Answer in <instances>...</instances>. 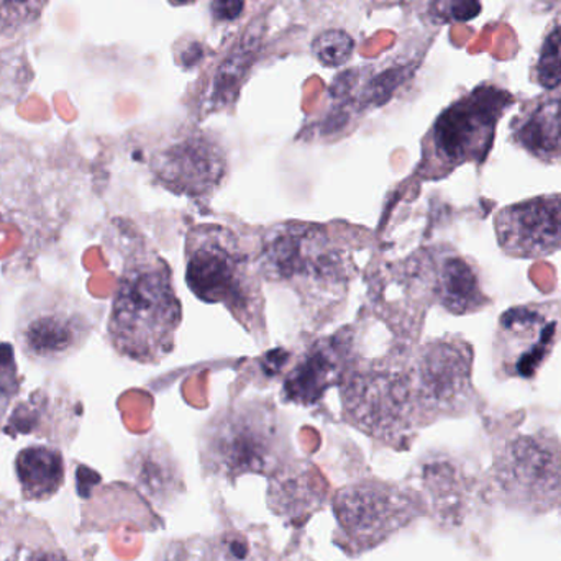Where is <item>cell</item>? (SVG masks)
Listing matches in <instances>:
<instances>
[{
  "mask_svg": "<svg viewBox=\"0 0 561 561\" xmlns=\"http://www.w3.org/2000/svg\"><path fill=\"white\" fill-rule=\"evenodd\" d=\"M501 249L516 259H542L561 250V194L507 206L496 216Z\"/></svg>",
  "mask_w": 561,
  "mask_h": 561,
  "instance_id": "obj_13",
  "label": "cell"
},
{
  "mask_svg": "<svg viewBox=\"0 0 561 561\" xmlns=\"http://www.w3.org/2000/svg\"><path fill=\"white\" fill-rule=\"evenodd\" d=\"M32 561H65L55 556H46V553H39V556L33 557Z\"/></svg>",
  "mask_w": 561,
  "mask_h": 561,
  "instance_id": "obj_26",
  "label": "cell"
},
{
  "mask_svg": "<svg viewBox=\"0 0 561 561\" xmlns=\"http://www.w3.org/2000/svg\"><path fill=\"white\" fill-rule=\"evenodd\" d=\"M352 36L342 30H327L313 39V55L325 66H340L352 56Z\"/></svg>",
  "mask_w": 561,
  "mask_h": 561,
  "instance_id": "obj_21",
  "label": "cell"
},
{
  "mask_svg": "<svg viewBox=\"0 0 561 561\" xmlns=\"http://www.w3.org/2000/svg\"><path fill=\"white\" fill-rule=\"evenodd\" d=\"M402 273L404 283L419 296L457 316L477 312L490 304L474 266L451 250H422L402 265Z\"/></svg>",
  "mask_w": 561,
  "mask_h": 561,
  "instance_id": "obj_9",
  "label": "cell"
},
{
  "mask_svg": "<svg viewBox=\"0 0 561 561\" xmlns=\"http://www.w3.org/2000/svg\"><path fill=\"white\" fill-rule=\"evenodd\" d=\"M260 268L232 230L196 226L187 232L186 280L207 304H224L252 335L265 333Z\"/></svg>",
  "mask_w": 561,
  "mask_h": 561,
  "instance_id": "obj_2",
  "label": "cell"
},
{
  "mask_svg": "<svg viewBox=\"0 0 561 561\" xmlns=\"http://www.w3.org/2000/svg\"><path fill=\"white\" fill-rule=\"evenodd\" d=\"M176 3H181V5H184V3H191L194 2V0H174Z\"/></svg>",
  "mask_w": 561,
  "mask_h": 561,
  "instance_id": "obj_27",
  "label": "cell"
},
{
  "mask_svg": "<svg viewBox=\"0 0 561 561\" xmlns=\"http://www.w3.org/2000/svg\"><path fill=\"white\" fill-rule=\"evenodd\" d=\"M471 366L473 352L458 339L435 340L409 358L402 353L405 389L417 427L470 404L474 392Z\"/></svg>",
  "mask_w": 561,
  "mask_h": 561,
  "instance_id": "obj_5",
  "label": "cell"
},
{
  "mask_svg": "<svg viewBox=\"0 0 561 561\" xmlns=\"http://www.w3.org/2000/svg\"><path fill=\"white\" fill-rule=\"evenodd\" d=\"M289 460V438L278 412L266 402H240L220 412L204 431V468L232 483L243 474L275 477Z\"/></svg>",
  "mask_w": 561,
  "mask_h": 561,
  "instance_id": "obj_4",
  "label": "cell"
},
{
  "mask_svg": "<svg viewBox=\"0 0 561 561\" xmlns=\"http://www.w3.org/2000/svg\"><path fill=\"white\" fill-rule=\"evenodd\" d=\"M513 101L501 89L481 88L448 107L432 131L434 167L427 174L447 176L461 164H483L493 148L497 122Z\"/></svg>",
  "mask_w": 561,
  "mask_h": 561,
  "instance_id": "obj_7",
  "label": "cell"
},
{
  "mask_svg": "<svg viewBox=\"0 0 561 561\" xmlns=\"http://www.w3.org/2000/svg\"><path fill=\"white\" fill-rule=\"evenodd\" d=\"M480 12V0H435L432 3V13L445 22H468Z\"/></svg>",
  "mask_w": 561,
  "mask_h": 561,
  "instance_id": "obj_23",
  "label": "cell"
},
{
  "mask_svg": "<svg viewBox=\"0 0 561 561\" xmlns=\"http://www.w3.org/2000/svg\"><path fill=\"white\" fill-rule=\"evenodd\" d=\"M353 333L348 329L310 345L284 379V394L297 404H316L352 371Z\"/></svg>",
  "mask_w": 561,
  "mask_h": 561,
  "instance_id": "obj_14",
  "label": "cell"
},
{
  "mask_svg": "<svg viewBox=\"0 0 561 561\" xmlns=\"http://www.w3.org/2000/svg\"><path fill=\"white\" fill-rule=\"evenodd\" d=\"M537 81L546 89L561 84V25L556 26L543 42L537 62Z\"/></svg>",
  "mask_w": 561,
  "mask_h": 561,
  "instance_id": "obj_22",
  "label": "cell"
},
{
  "mask_svg": "<svg viewBox=\"0 0 561 561\" xmlns=\"http://www.w3.org/2000/svg\"><path fill=\"white\" fill-rule=\"evenodd\" d=\"M408 496L386 484H356L335 500L340 527L359 546L369 547L404 526L412 516Z\"/></svg>",
  "mask_w": 561,
  "mask_h": 561,
  "instance_id": "obj_12",
  "label": "cell"
},
{
  "mask_svg": "<svg viewBox=\"0 0 561 561\" xmlns=\"http://www.w3.org/2000/svg\"><path fill=\"white\" fill-rule=\"evenodd\" d=\"M181 317L168 263L157 255L128 260L108 316V340L115 352L131 362H160L173 352Z\"/></svg>",
  "mask_w": 561,
  "mask_h": 561,
  "instance_id": "obj_1",
  "label": "cell"
},
{
  "mask_svg": "<svg viewBox=\"0 0 561 561\" xmlns=\"http://www.w3.org/2000/svg\"><path fill=\"white\" fill-rule=\"evenodd\" d=\"M160 561H260L247 537L224 533L171 543Z\"/></svg>",
  "mask_w": 561,
  "mask_h": 561,
  "instance_id": "obj_16",
  "label": "cell"
},
{
  "mask_svg": "<svg viewBox=\"0 0 561 561\" xmlns=\"http://www.w3.org/2000/svg\"><path fill=\"white\" fill-rule=\"evenodd\" d=\"M263 32H265V25L253 22L220 66L213 91V104L216 107L230 104L236 99L240 84L259 53Z\"/></svg>",
  "mask_w": 561,
  "mask_h": 561,
  "instance_id": "obj_18",
  "label": "cell"
},
{
  "mask_svg": "<svg viewBox=\"0 0 561 561\" xmlns=\"http://www.w3.org/2000/svg\"><path fill=\"white\" fill-rule=\"evenodd\" d=\"M92 319L78 297L62 290H32L16 309L15 339L30 362L68 359L88 342Z\"/></svg>",
  "mask_w": 561,
  "mask_h": 561,
  "instance_id": "obj_6",
  "label": "cell"
},
{
  "mask_svg": "<svg viewBox=\"0 0 561 561\" xmlns=\"http://www.w3.org/2000/svg\"><path fill=\"white\" fill-rule=\"evenodd\" d=\"M150 171L171 193L209 201L226 180L227 158L213 138L187 135L157 151L151 157Z\"/></svg>",
  "mask_w": 561,
  "mask_h": 561,
  "instance_id": "obj_11",
  "label": "cell"
},
{
  "mask_svg": "<svg viewBox=\"0 0 561 561\" xmlns=\"http://www.w3.org/2000/svg\"><path fill=\"white\" fill-rule=\"evenodd\" d=\"M497 484L520 506L546 510L561 497V447L547 434H526L504 445L496 461Z\"/></svg>",
  "mask_w": 561,
  "mask_h": 561,
  "instance_id": "obj_8",
  "label": "cell"
},
{
  "mask_svg": "<svg viewBox=\"0 0 561 561\" xmlns=\"http://www.w3.org/2000/svg\"><path fill=\"white\" fill-rule=\"evenodd\" d=\"M245 0H214L213 9L217 19L236 20L242 15Z\"/></svg>",
  "mask_w": 561,
  "mask_h": 561,
  "instance_id": "obj_25",
  "label": "cell"
},
{
  "mask_svg": "<svg viewBox=\"0 0 561 561\" xmlns=\"http://www.w3.org/2000/svg\"><path fill=\"white\" fill-rule=\"evenodd\" d=\"M16 391H19V381H16V366L12 350L9 345H0V417Z\"/></svg>",
  "mask_w": 561,
  "mask_h": 561,
  "instance_id": "obj_24",
  "label": "cell"
},
{
  "mask_svg": "<svg viewBox=\"0 0 561 561\" xmlns=\"http://www.w3.org/2000/svg\"><path fill=\"white\" fill-rule=\"evenodd\" d=\"M559 316L549 306L513 307L497 327L496 359L507 378L530 379L559 340Z\"/></svg>",
  "mask_w": 561,
  "mask_h": 561,
  "instance_id": "obj_10",
  "label": "cell"
},
{
  "mask_svg": "<svg viewBox=\"0 0 561 561\" xmlns=\"http://www.w3.org/2000/svg\"><path fill=\"white\" fill-rule=\"evenodd\" d=\"M16 477L28 497H45L55 493L65 477L61 454L45 445L26 447L15 460Z\"/></svg>",
  "mask_w": 561,
  "mask_h": 561,
  "instance_id": "obj_17",
  "label": "cell"
},
{
  "mask_svg": "<svg viewBox=\"0 0 561 561\" xmlns=\"http://www.w3.org/2000/svg\"><path fill=\"white\" fill-rule=\"evenodd\" d=\"M260 275L287 284L309 304H335L353 278L352 255L327 227L290 222L270 230Z\"/></svg>",
  "mask_w": 561,
  "mask_h": 561,
  "instance_id": "obj_3",
  "label": "cell"
},
{
  "mask_svg": "<svg viewBox=\"0 0 561 561\" xmlns=\"http://www.w3.org/2000/svg\"><path fill=\"white\" fill-rule=\"evenodd\" d=\"M517 144L546 163H561V95L540 102L517 124Z\"/></svg>",
  "mask_w": 561,
  "mask_h": 561,
  "instance_id": "obj_15",
  "label": "cell"
},
{
  "mask_svg": "<svg viewBox=\"0 0 561 561\" xmlns=\"http://www.w3.org/2000/svg\"><path fill=\"white\" fill-rule=\"evenodd\" d=\"M138 481L154 500H164L173 496L178 481L176 467L173 460L168 458L161 450H148L140 458V470H138Z\"/></svg>",
  "mask_w": 561,
  "mask_h": 561,
  "instance_id": "obj_19",
  "label": "cell"
},
{
  "mask_svg": "<svg viewBox=\"0 0 561 561\" xmlns=\"http://www.w3.org/2000/svg\"><path fill=\"white\" fill-rule=\"evenodd\" d=\"M48 0H0V35L13 36L38 22Z\"/></svg>",
  "mask_w": 561,
  "mask_h": 561,
  "instance_id": "obj_20",
  "label": "cell"
}]
</instances>
